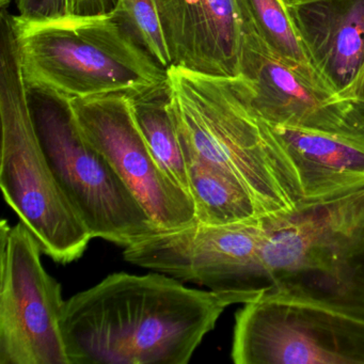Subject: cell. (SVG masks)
Returning <instances> with one entry per match:
<instances>
[{"instance_id":"1","label":"cell","mask_w":364,"mask_h":364,"mask_svg":"<svg viewBox=\"0 0 364 364\" xmlns=\"http://www.w3.org/2000/svg\"><path fill=\"white\" fill-rule=\"evenodd\" d=\"M264 291H204L159 272H114L63 304L70 364H187L228 306Z\"/></svg>"},{"instance_id":"2","label":"cell","mask_w":364,"mask_h":364,"mask_svg":"<svg viewBox=\"0 0 364 364\" xmlns=\"http://www.w3.org/2000/svg\"><path fill=\"white\" fill-rule=\"evenodd\" d=\"M168 86L183 152L233 176L264 217L297 210L301 203L297 173L267 123L255 114L244 78L170 67Z\"/></svg>"},{"instance_id":"3","label":"cell","mask_w":364,"mask_h":364,"mask_svg":"<svg viewBox=\"0 0 364 364\" xmlns=\"http://www.w3.org/2000/svg\"><path fill=\"white\" fill-rule=\"evenodd\" d=\"M265 295L313 302L364 321V187L268 217Z\"/></svg>"},{"instance_id":"4","label":"cell","mask_w":364,"mask_h":364,"mask_svg":"<svg viewBox=\"0 0 364 364\" xmlns=\"http://www.w3.org/2000/svg\"><path fill=\"white\" fill-rule=\"evenodd\" d=\"M0 14V186L11 206L56 263L80 259L92 240L65 195L36 131L11 14Z\"/></svg>"},{"instance_id":"5","label":"cell","mask_w":364,"mask_h":364,"mask_svg":"<svg viewBox=\"0 0 364 364\" xmlns=\"http://www.w3.org/2000/svg\"><path fill=\"white\" fill-rule=\"evenodd\" d=\"M27 88L68 99L144 92L168 80L110 14L24 23L11 14Z\"/></svg>"},{"instance_id":"6","label":"cell","mask_w":364,"mask_h":364,"mask_svg":"<svg viewBox=\"0 0 364 364\" xmlns=\"http://www.w3.org/2000/svg\"><path fill=\"white\" fill-rule=\"evenodd\" d=\"M48 163L92 238L129 247L161 230L103 154L82 133L65 95L27 88Z\"/></svg>"},{"instance_id":"7","label":"cell","mask_w":364,"mask_h":364,"mask_svg":"<svg viewBox=\"0 0 364 364\" xmlns=\"http://www.w3.org/2000/svg\"><path fill=\"white\" fill-rule=\"evenodd\" d=\"M231 357L236 364H364V321L263 293L236 313Z\"/></svg>"},{"instance_id":"8","label":"cell","mask_w":364,"mask_h":364,"mask_svg":"<svg viewBox=\"0 0 364 364\" xmlns=\"http://www.w3.org/2000/svg\"><path fill=\"white\" fill-rule=\"evenodd\" d=\"M23 223H0V364H70L61 331V285Z\"/></svg>"},{"instance_id":"9","label":"cell","mask_w":364,"mask_h":364,"mask_svg":"<svg viewBox=\"0 0 364 364\" xmlns=\"http://www.w3.org/2000/svg\"><path fill=\"white\" fill-rule=\"evenodd\" d=\"M268 232V217L228 225L196 223L125 247L123 257L212 291H266L261 252Z\"/></svg>"},{"instance_id":"10","label":"cell","mask_w":364,"mask_h":364,"mask_svg":"<svg viewBox=\"0 0 364 364\" xmlns=\"http://www.w3.org/2000/svg\"><path fill=\"white\" fill-rule=\"evenodd\" d=\"M70 101L87 139L109 161L161 231L196 223L193 199L155 161L136 120L131 95L109 93Z\"/></svg>"},{"instance_id":"11","label":"cell","mask_w":364,"mask_h":364,"mask_svg":"<svg viewBox=\"0 0 364 364\" xmlns=\"http://www.w3.org/2000/svg\"><path fill=\"white\" fill-rule=\"evenodd\" d=\"M242 22L240 77L255 114L266 123L323 133L364 132V103L318 90L287 67Z\"/></svg>"},{"instance_id":"12","label":"cell","mask_w":364,"mask_h":364,"mask_svg":"<svg viewBox=\"0 0 364 364\" xmlns=\"http://www.w3.org/2000/svg\"><path fill=\"white\" fill-rule=\"evenodd\" d=\"M171 67L240 77L242 22L237 0H159Z\"/></svg>"},{"instance_id":"13","label":"cell","mask_w":364,"mask_h":364,"mask_svg":"<svg viewBox=\"0 0 364 364\" xmlns=\"http://www.w3.org/2000/svg\"><path fill=\"white\" fill-rule=\"evenodd\" d=\"M285 9L311 63L338 97L364 63V0H313Z\"/></svg>"},{"instance_id":"14","label":"cell","mask_w":364,"mask_h":364,"mask_svg":"<svg viewBox=\"0 0 364 364\" xmlns=\"http://www.w3.org/2000/svg\"><path fill=\"white\" fill-rule=\"evenodd\" d=\"M267 124L297 173L301 203L325 201L364 187V132L323 133Z\"/></svg>"},{"instance_id":"15","label":"cell","mask_w":364,"mask_h":364,"mask_svg":"<svg viewBox=\"0 0 364 364\" xmlns=\"http://www.w3.org/2000/svg\"><path fill=\"white\" fill-rule=\"evenodd\" d=\"M196 223L228 225L264 217L248 191L227 172L184 152Z\"/></svg>"},{"instance_id":"16","label":"cell","mask_w":364,"mask_h":364,"mask_svg":"<svg viewBox=\"0 0 364 364\" xmlns=\"http://www.w3.org/2000/svg\"><path fill=\"white\" fill-rule=\"evenodd\" d=\"M134 114L151 153L166 176L189 196L186 159L170 112L167 82L131 95Z\"/></svg>"},{"instance_id":"17","label":"cell","mask_w":364,"mask_h":364,"mask_svg":"<svg viewBox=\"0 0 364 364\" xmlns=\"http://www.w3.org/2000/svg\"><path fill=\"white\" fill-rule=\"evenodd\" d=\"M237 5L242 20L289 69L314 88L333 95L311 63L280 0H237Z\"/></svg>"},{"instance_id":"18","label":"cell","mask_w":364,"mask_h":364,"mask_svg":"<svg viewBox=\"0 0 364 364\" xmlns=\"http://www.w3.org/2000/svg\"><path fill=\"white\" fill-rule=\"evenodd\" d=\"M110 16L155 63L166 70L171 67L159 0H118Z\"/></svg>"},{"instance_id":"19","label":"cell","mask_w":364,"mask_h":364,"mask_svg":"<svg viewBox=\"0 0 364 364\" xmlns=\"http://www.w3.org/2000/svg\"><path fill=\"white\" fill-rule=\"evenodd\" d=\"M118 0H16V20L41 23L69 16H108Z\"/></svg>"},{"instance_id":"20","label":"cell","mask_w":364,"mask_h":364,"mask_svg":"<svg viewBox=\"0 0 364 364\" xmlns=\"http://www.w3.org/2000/svg\"><path fill=\"white\" fill-rule=\"evenodd\" d=\"M340 99L355 100L364 103V63L353 84L338 95Z\"/></svg>"},{"instance_id":"21","label":"cell","mask_w":364,"mask_h":364,"mask_svg":"<svg viewBox=\"0 0 364 364\" xmlns=\"http://www.w3.org/2000/svg\"><path fill=\"white\" fill-rule=\"evenodd\" d=\"M280 1L285 7V6L296 5V4L308 3V1H313V0H280Z\"/></svg>"}]
</instances>
